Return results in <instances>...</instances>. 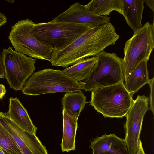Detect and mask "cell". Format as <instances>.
Here are the masks:
<instances>
[{
    "mask_svg": "<svg viewBox=\"0 0 154 154\" xmlns=\"http://www.w3.org/2000/svg\"><path fill=\"white\" fill-rule=\"evenodd\" d=\"M6 92L5 86L2 84H0V100L2 99Z\"/></svg>",
    "mask_w": 154,
    "mask_h": 154,
    "instance_id": "obj_26",
    "label": "cell"
},
{
    "mask_svg": "<svg viewBox=\"0 0 154 154\" xmlns=\"http://www.w3.org/2000/svg\"><path fill=\"white\" fill-rule=\"evenodd\" d=\"M96 56L97 60L91 71L83 81L85 91H91L124 82L122 59L115 53L104 51Z\"/></svg>",
    "mask_w": 154,
    "mask_h": 154,
    "instance_id": "obj_6",
    "label": "cell"
},
{
    "mask_svg": "<svg viewBox=\"0 0 154 154\" xmlns=\"http://www.w3.org/2000/svg\"><path fill=\"white\" fill-rule=\"evenodd\" d=\"M91 27L85 24L54 21L35 23V38L54 51L64 49L88 30Z\"/></svg>",
    "mask_w": 154,
    "mask_h": 154,
    "instance_id": "obj_2",
    "label": "cell"
},
{
    "mask_svg": "<svg viewBox=\"0 0 154 154\" xmlns=\"http://www.w3.org/2000/svg\"><path fill=\"white\" fill-rule=\"evenodd\" d=\"M123 16L133 33L143 26L142 14L144 8V0H122Z\"/></svg>",
    "mask_w": 154,
    "mask_h": 154,
    "instance_id": "obj_13",
    "label": "cell"
},
{
    "mask_svg": "<svg viewBox=\"0 0 154 154\" xmlns=\"http://www.w3.org/2000/svg\"><path fill=\"white\" fill-rule=\"evenodd\" d=\"M5 77V71L2 63V57L0 54V79H4Z\"/></svg>",
    "mask_w": 154,
    "mask_h": 154,
    "instance_id": "obj_23",
    "label": "cell"
},
{
    "mask_svg": "<svg viewBox=\"0 0 154 154\" xmlns=\"http://www.w3.org/2000/svg\"><path fill=\"white\" fill-rule=\"evenodd\" d=\"M0 147L13 154H23L14 139L0 123Z\"/></svg>",
    "mask_w": 154,
    "mask_h": 154,
    "instance_id": "obj_20",
    "label": "cell"
},
{
    "mask_svg": "<svg viewBox=\"0 0 154 154\" xmlns=\"http://www.w3.org/2000/svg\"><path fill=\"white\" fill-rule=\"evenodd\" d=\"M149 102L148 97L138 95L126 116L124 140L128 154H136L137 152L143 118L149 109Z\"/></svg>",
    "mask_w": 154,
    "mask_h": 154,
    "instance_id": "obj_9",
    "label": "cell"
},
{
    "mask_svg": "<svg viewBox=\"0 0 154 154\" xmlns=\"http://www.w3.org/2000/svg\"><path fill=\"white\" fill-rule=\"evenodd\" d=\"M9 2H11V3H13L14 2V0H7L6 1Z\"/></svg>",
    "mask_w": 154,
    "mask_h": 154,
    "instance_id": "obj_30",
    "label": "cell"
},
{
    "mask_svg": "<svg viewBox=\"0 0 154 154\" xmlns=\"http://www.w3.org/2000/svg\"><path fill=\"white\" fill-rule=\"evenodd\" d=\"M5 113L23 130L36 134L37 128L32 123L26 110L17 97L10 98L8 111Z\"/></svg>",
    "mask_w": 154,
    "mask_h": 154,
    "instance_id": "obj_12",
    "label": "cell"
},
{
    "mask_svg": "<svg viewBox=\"0 0 154 154\" xmlns=\"http://www.w3.org/2000/svg\"><path fill=\"white\" fill-rule=\"evenodd\" d=\"M0 123L12 136L23 154H33L12 127L4 112H0Z\"/></svg>",
    "mask_w": 154,
    "mask_h": 154,
    "instance_id": "obj_21",
    "label": "cell"
},
{
    "mask_svg": "<svg viewBox=\"0 0 154 154\" xmlns=\"http://www.w3.org/2000/svg\"><path fill=\"white\" fill-rule=\"evenodd\" d=\"M2 149L5 154H13L10 153L5 150H4Z\"/></svg>",
    "mask_w": 154,
    "mask_h": 154,
    "instance_id": "obj_28",
    "label": "cell"
},
{
    "mask_svg": "<svg viewBox=\"0 0 154 154\" xmlns=\"http://www.w3.org/2000/svg\"><path fill=\"white\" fill-rule=\"evenodd\" d=\"M137 154H145L143 147L142 143L140 140L138 145Z\"/></svg>",
    "mask_w": 154,
    "mask_h": 154,
    "instance_id": "obj_27",
    "label": "cell"
},
{
    "mask_svg": "<svg viewBox=\"0 0 154 154\" xmlns=\"http://www.w3.org/2000/svg\"><path fill=\"white\" fill-rule=\"evenodd\" d=\"M52 20L87 25L92 28L109 23L110 18L95 14L87 9L85 5L78 2L71 5Z\"/></svg>",
    "mask_w": 154,
    "mask_h": 154,
    "instance_id": "obj_10",
    "label": "cell"
},
{
    "mask_svg": "<svg viewBox=\"0 0 154 154\" xmlns=\"http://www.w3.org/2000/svg\"><path fill=\"white\" fill-rule=\"evenodd\" d=\"M154 78H153L150 79L149 82L148 83L150 90V97L149 99V102L150 104L149 109L151 110L153 115L154 114Z\"/></svg>",
    "mask_w": 154,
    "mask_h": 154,
    "instance_id": "obj_22",
    "label": "cell"
},
{
    "mask_svg": "<svg viewBox=\"0 0 154 154\" xmlns=\"http://www.w3.org/2000/svg\"></svg>",
    "mask_w": 154,
    "mask_h": 154,
    "instance_id": "obj_31",
    "label": "cell"
},
{
    "mask_svg": "<svg viewBox=\"0 0 154 154\" xmlns=\"http://www.w3.org/2000/svg\"><path fill=\"white\" fill-rule=\"evenodd\" d=\"M83 81H77L64 74L63 71L45 69L34 73L25 83L22 92L38 96L60 92L84 90Z\"/></svg>",
    "mask_w": 154,
    "mask_h": 154,
    "instance_id": "obj_3",
    "label": "cell"
},
{
    "mask_svg": "<svg viewBox=\"0 0 154 154\" xmlns=\"http://www.w3.org/2000/svg\"><path fill=\"white\" fill-rule=\"evenodd\" d=\"M1 55L5 77L10 88L22 90L26 80L35 69L36 59L14 51L10 46L3 49Z\"/></svg>",
    "mask_w": 154,
    "mask_h": 154,
    "instance_id": "obj_8",
    "label": "cell"
},
{
    "mask_svg": "<svg viewBox=\"0 0 154 154\" xmlns=\"http://www.w3.org/2000/svg\"><path fill=\"white\" fill-rule=\"evenodd\" d=\"M86 98L81 90L66 92L61 99L62 110L78 119L86 104Z\"/></svg>",
    "mask_w": 154,
    "mask_h": 154,
    "instance_id": "obj_16",
    "label": "cell"
},
{
    "mask_svg": "<svg viewBox=\"0 0 154 154\" xmlns=\"http://www.w3.org/2000/svg\"><path fill=\"white\" fill-rule=\"evenodd\" d=\"M85 5L98 15L108 16L114 11L123 15L122 0H92Z\"/></svg>",
    "mask_w": 154,
    "mask_h": 154,
    "instance_id": "obj_18",
    "label": "cell"
},
{
    "mask_svg": "<svg viewBox=\"0 0 154 154\" xmlns=\"http://www.w3.org/2000/svg\"><path fill=\"white\" fill-rule=\"evenodd\" d=\"M7 22L6 17L3 14L0 13V27L4 25Z\"/></svg>",
    "mask_w": 154,
    "mask_h": 154,
    "instance_id": "obj_25",
    "label": "cell"
},
{
    "mask_svg": "<svg viewBox=\"0 0 154 154\" xmlns=\"http://www.w3.org/2000/svg\"><path fill=\"white\" fill-rule=\"evenodd\" d=\"M92 154H128L124 139L114 134L97 137L90 146Z\"/></svg>",
    "mask_w": 154,
    "mask_h": 154,
    "instance_id": "obj_11",
    "label": "cell"
},
{
    "mask_svg": "<svg viewBox=\"0 0 154 154\" xmlns=\"http://www.w3.org/2000/svg\"><path fill=\"white\" fill-rule=\"evenodd\" d=\"M147 61L145 60L141 62L125 79V87L132 96L150 81Z\"/></svg>",
    "mask_w": 154,
    "mask_h": 154,
    "instance_id": "obj_14",
    "label": "cell"
},
{
    "mask_svg": "<svg viewBox=\"0 0 154 154\" xmlns=\"http://www.w3.org/2000/svg\"><path fill=\"white\" fill-rule=\"evenodd\" d=\"M144 2L145 3L146 5L149 7L152 11H154V0H144Z\"/></svg>",
    "mask_w": 154,
    "mask_h": 154,
    "instance_id": "obj_24",
    "label": "cell"
},
{
    "mask_svg": "<svg viewBox=\"0 0 154 154\" xmlns=\"http://www.w3.org/2000/svg\"><path fill=\"white\" fill-rule=\"evenodd\" d=\"M34 24L29 19L18 21L11 27L8 38L15 51L35 59L49 61L53 50L35 38Z\"/></svg>",
    "mask_w": 154,
    "mask_h": 154,
    "instance_id": "obj_7",
    "label": "cell"
},
{
    "mask_svg": "<svg viewBox=\"0 0 154 154\" xmlns=\"http://www.w3.org/2000/svg\"><path fill=\"white\" fill-rule=\"evenodd\" d=\"M97 60L96 56L82 60L63 71V73L77 81H82L89 76Z\"/></svg>",
    "mask_w": 154,
    "mask_h": 154,
    "instance_id": "obj_17",
    "label": "cell"
},
{
    "mask_svg": "<svg viewBox=\"0 0 154 154\" xmlns=\"http://www.w3.org/2000/svg\"><path fill=\"white\" fill-rule=\"evenodd\" d=\"M63 134L61 144L62 152H69L75 149V140L78 128V119L70 115L62 110Z\"/></svg>",
    "mask_w": 154,
    "mask_h": 154,
    "instance_id": "obj_15",
    "label": "cell"
},
{
    "mask_svg": "<svg viewBox=\"0 0 154 154\" xmlns=\"http://www.w3.org/2000/svg\"><path fill=\"white\" fill-rule=\"evenodd\" d=\"M154 48V23L147 22L125 43L122 59L124 80L141 62L149 60Z\"/></svg>",
    "mask_w": 154,
    "mask_h": 154,
    "instance_id": "obj_5",
    "label": "cell"
},
{
    "mask_svg": "<svg viewBox=\"0 0 154 154\" xmlns=\"http://www.w3.org/2000/svg\"><path fill=\"white\" fill-rule=\"evenodd\" d=\"M0 154H5L2 149L0 147Z\"/></svg>",
    "mask_w": 154,
    "mask_h": 154,
    "instance_id": "obj_29",
    "label": "cell"
},
{
    "mask_svg": "<svg viewBox=\"0 0 154 154\" xmlns=\"http://www.w3.org/2000/svg\"><path fill=\"white\" fill-rule=\"evenodd\" d=\"M119 38L110 22L94 27L64 49L53 51L49 61L52 66L67 68L85 58L96 56Z\"/></svg>",
    "mask_w": 154,
    "mask_h": 154,
    "instance_id": "obj_1",
    "label": "cell"
},
{
    "mask_svg": "<svg viewBox=\"0 0 154 154\" xmlns=\"http://www.w3.org/2000/svg\"><path fill=\"white\" fill-rule=\"evenodd\" d=\"M134 100L124 82L91 91L90 104L104 117L122 118L126 116Z\"/></svg>",
    "mask_w": 154,
    "mask_h": 154,
    "instance_id": "obj_4",
    "label": "cell"
},
{
    "mask_svg": "<svg viewBox=\"0 0 154 154\" xmlns=\"http://www.w3.org/2000/svg\"><path fill=\"white\" fill-rule=\"evenodd\" d=\"M6 116L12 127L33 154H48L45 147L35 135L24 131Z\"/></svg>",
    "mask_w": 154,
    "mask_h": 154,
    "instance_id": "obj_19",
    "label": "cell"
}]
</instances>
